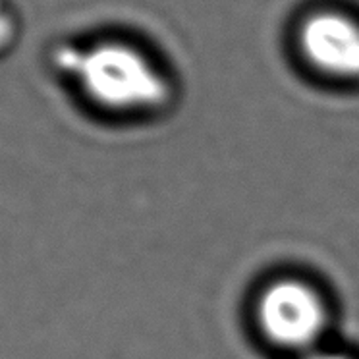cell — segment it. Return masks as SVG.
Returning a JSON list of instances; mask_svg holds the SVG:
<instances>
[{"mask_svg": "<svg viewBox=\"0 0 359 359\" xmlns=\"http://www.w3.org/2000/svg\"><path fill=\"white\" fill-rule=\"evenodd\" d=\"M297 48L313 72L336 81H359V22L336 10L307 16L297 29Z\"/></svg>", "mask_w": 359, "mask_h": 359, "instance_id": "3957f363", "label": "cell"}, {"mask_svg": "<svg viewBox=\"0 0 359 359\" xmlns=\"http://www.w3.org/2000/svg\"><path fill=\"white\" fill-rule=\"evenodd\" d=\"M296 359H359L355 358L353 353L350 351H344V350H336V348H330L328 344L325 346H320L317 350L307 351L304 355H299Z\"/></svg>", "mask_w": 359, "mask_h": 359, "instance_id": "277c9868", "label": "cell"}, {"mask_svg": "<svg viewBox=\"0 0 359 359\" xmlns=\"http://www.w3.org/2000/svg\"><path fill=\"white\" fill-rule=\"evenodd\" d=\"M253 320L265 342L296 359L327 344L332 307L313 280L278 274L259 288Z\"/></svg>", "mask_w": 359, "mask_h": 359, "instance_id": "7a4b0ae2", "label": "cell"}, {"mask_svg": "<svg viewBox=\"0 0 359 359\" xmlns=\"http://www.w3.org/2000/svg\"><path fill=\"white\" fill-rule=\"evenodd\" d=\"M55 62L93 109L116 116H147L168 107L172 86L141 48L124 41L62 47Z\"/></svg>", "mask_w": 359, "mask_h": 359, "instance_id": "6da1fadb", "label": "cell"}]
</instances>
